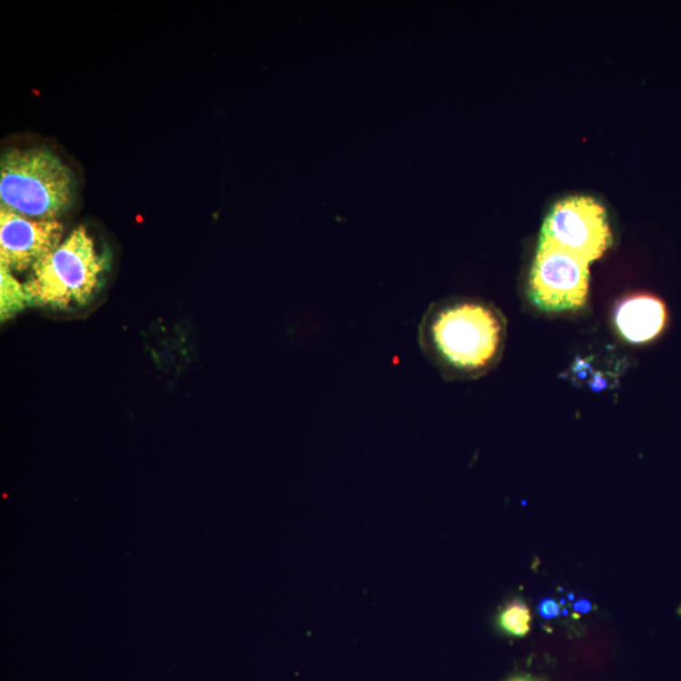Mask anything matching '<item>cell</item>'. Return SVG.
Listing matches in <instances>:
<instances>
[{
  "instance_id": "obj_1",
  "label": "cell",
  "mask_w": 681,
  "mask_h": 681,
  "mask_svg": "<svg viewBox=\"0 0 681 681\" xmlns=\"http://www.w3.org/2000/svg\"><path fill=\"white\" fill-rule=\"evenodd\" d=\"M505 340L500 313L489 304L458 299L433 307L424 317L420 344L446 373L476 375L499 359Z\"/></svg>"
},
{
  "instance_id": "obj_2",
  "label": "cell",
  "mask_w": 681,
  "mask_h": 681,
  "mask_svg": "<svg viewBox=\"0 0 681 681\" xmlns=\"http://www.w3.org/2000/svg\"><path fill=\"white\" fill-rule=\"evenodd\" d=\"M76 180L46 148L8 149L0 161V202L22 216L56 220L74 205Z\"/></svg>"
},
{
  "instance_id": "obj_3",
  "label": "cell",
  "mask_w": 681,
  "mask_h": 681,
  "mask_svg": "<svg viewBox=\"0 0 681 681\" xmlns=\"http://www.w3.org/2000/svg\"><path fill=\"white\" fill-rule=\"evenodd\" d=\"M109 262L110 256L97 252L87 230L78 227L32 268L23 284L28 306L62 310L87 306L99 290Z\"/></svg>"
},
{
  "instance_id": "obj_4",
  "label": "cell",
  "mask_w": 681,
  "mask_h": 681,
  "mask_svg": "<svg viewBox=\"0 0 681 681\" xmlns=\"http://www.w3.org/2000/svg\"><path fill=\"white\" fill-rule=\"evenodd\" d=\"M612 237L603 206L588 196H573L553 206L539 244L563 250L589 265L612 245Z\"/></svg>"
},
{
  "instance_id": "obj_5",
  "label": "cell",
  "mask_w": 681,
  "mask_h": 681,
  "mask_svg": "<svg viewBox=\"0 0 681 681\" xmlns=\"http://www.w3.org/2000/svg\"><path fill=\"white\" fill-rule=\"evenodd\" d=\"M588 268L575 256L539 244L529 279L531 302L545 312L582 308L588 298Z\"/></svg>"
},
{
  "instance_id": "obj_6",
  "label": "cell",
  "mask_w": 681,
  "mask_h": 681,
  "mask_svg": "<svg viewBox=\"0 0 681 681\" xmlns=\"http://www.w3.org/2000/svg\"><path fill=\"white\" fill-rule=\"evenodd\" d=\"M62 235L57 220H34L0 208V267L11 272L33 268L62 243Z\"/></svg>"
},
{
  "instance_id": "obj_7",
  "label": "cell",
  "mask_w": 681,
  "mask_h": 681,
  "mask_svg": "<svg viewBox=\"0 0 681 681\" xmlns=\"http://www.w3.org/2000/svg\"><path fill=\"white\" fill-rule=\"evenodd\" d=\"M614 322L623 338L632 344L655 340L667 322V306L660 298L638 294L617 306Z\"/></svg>"
},
{
  "instance_id": "obj_8",
  "label": "cell",
  "mask_w": 681,
  "mask_h": 681,
  "mask_svg": "<svg viewBox=\"0 0 681 681\" xmlns=\"http://www.w3.org/2000/svg\"><path fill=\"white\" fill-rule=\"evenodd\" d=\"M23 285L13 277L8 269L0 267V313L2 321H8L27 306Z\"/></svg>"
},
{
  "instance_id": "obj_9",
  "label": "cell",
  "mask_w": 681,
  "mask_h": 681,
  "mask_svg": "<svg viewBox=\"0 0 681 681\" xmlns=\"http://www.w3.org/2000/svg\"><path fill=\"white\" fill-rule=\"evenodd\" d=\"M497 625L506 635L524 638L531 629V613L521 601H512L497 617Z\"/></svg>"
},
{
  "instance_id": "obj_10",
  "label": "cell",
  "mask_w": 681,
  "mask_h": 681,
  "mask_svg": "<svg viewBox=\"0 0 681 681\" xmlns=\"http://www.w3.org/2000/svg\"><path fill=\"white\" fill-rule=\"evenodd\" d=\"M538 613H539L541 619L553 620L559 616L560 606L553 598H541L539 603H538Z\"/></svg>"
},
{
  "instance_id": "obj_11",
  "label": "cell",
  "mask_w": 681,
  "mask_h": 681,
  "mask_svg": "<svg viewBox=\"0 0 681 681\" xmlns=\"http://www.w3.org/2000/svg\"><path fill=\"white\" fill-rule=\"evenodd\" d=\"M573 610H575V612L585 614L591 612L592 603L588 600L582 598V600L576 601L573 603Z\"/></svg>"
},
{
  "instance_id": "obj_12",
  "label": "cell",
  "mask_w": 681,
  "mask_h": 681,
  "mask_svg": "<svg viewBox=\"0 0 681 681\" xmlns=\"http://www.w3.org/2000/svg\"><path fill=\"white\" fill-rule=\"evenodd\" d=\"M508 681H540V680L535 679V677H531V676H518V677H512V679H510Z\"/></svg>"
}]
</instances>
